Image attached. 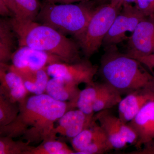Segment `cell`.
Segmentation results:
<instances>
[{
	"label": "cell",
	"mask_w": 154,
	"mask_h": 154,
	"mask_svg": "<svg viewBox=\"0 0 154 154\" xmlns=\"http://www.w3.org/2000/svg\"><path fill=\"white\" fill-rule=\"evenodd\" d=\"M19 106L15 120L0 126V136L22 137L30 144L57 139L56 122L66 111L74 109L72 103L57 101L46 93L28 96Z\"/></svg>",
	"instance_id": "cell-1"
},
{
	"label": "cell",
	"mask_w": 154,
	"mask_h": 154,
	"mask_svg": "<svg viewBox=\"0 0 154 154\" xmlns=\"http://www.w3.org/2000/svg\"><path fill=\"white\" fill-rule=\"evenodd\" d=\"M9 20L19 46H27L52 54L67 63L82 60L77 42L53 28L35 21L16 17Z\"/></svg>",
	"instance_id": "cell-2"
},
{
	"label": "cell",
	"mask_w": 154,
	"mask_h": 154,
	"mask_svg": "<svg viewBox=\"0 0 154 154\" xmlns=\"http://www.w3.org/2000/svg\"><path fill=\"white\" fill-rule=\"evenodd\" d=\"M98 72L103 82L122 95H126L150 85L152 75L139 61L119 51L116 45L106 46Z\"/></svg>",
	"instance_id": "cell-3"
},
{
	"label": "cell",
	"mask_w": 154,
	"mask_h": 154,
	"mask_svg": "<svg viewBox=\"0 0 154 154\" xmlns=\"http://www.w3.org/2000/svg\"><path fill=\"white\" fill-rule=\"evenodd\" d=\"M96 8L95 3L89 0L79 4L57 5L45 2L41 5L36 21L76 38L86 29Z\"/></svg>",
	"instance_id": "cell-4"
},
{
	"label": "cell",
	"mask_w": 154,
	"mask_h": 154,
	"mask_svg": "<svg viewBox=\"0 0 154 154\" xmlns=\"http://www.w3.org/2000/svg\"><path fill=\"white\" fill-rule=\"evenodd\" d=\"M121 10L110 3L97 7L86 29L75 38L86 58L91 57L99 50Z\"/></svg>",
	"instance_id": "cell-5"
},
{
	"label": "cell",
	"mask_w": 154,
	"mask_h": 154,
	"mask_svg": "<svg viewBox=\"0 0 154 154\" xmlns=\"http://www.w3.org/2000/svg\"><path fill=\"white\" fill-rule=\"evenodd\" d=\"M94 118L104 131L113 149H122L128 144L134 146L137 136L133 129L109 110H102L94 114Z\"/></svg>",
	"instance_id": "cell-6"
},
{
	"label": "cell",
	"mask_w": 154,
	"mask_h": 154,
	"mask_svg": "<svg viewBox=\"0 0 154 154\" xmlns=\"http://www.w3.org/2000/svg\"><path fill=\"white\" fill-rule=\"evenodd\" d=\"M11 67L21 76L30 74L57 63L64 62L57 56L27 46H19L11 58Z\"/></svg>",
	"instance_id": "cell-7"
},
{
	"label": "cell",
	"mask_w": 154,
	"mask_h": 154,
	"mask_svg": "<svg viewBox=\"0 0 154 154\" xmlns=\"http://www.w3.org/2000/svg\"><path fill=\"white\" fill-rule=\"evenodd\" d=\"M50 77H60L79 85L82 83L90 84L99 70L96 65L88 59L81 60L72 63L59 62L50 65L46 68Z\"/></svg>",
	"instance_id": "cell-8"
},
{
	"label": "cell",
	"mask_w": 154,
	"mask_h": 154,
	"mask_svg": "<svg viewBox=\"0 0 154 154\" xmlns=\"http://www.w3.org/2000/svg\"><path fill=\"white\" fill-rule=\"evenodd\" d=\"M145 17L135 6L131 4L123 5L104 38L103 44L109 46L123 41L126 38L127 32H133L139 23Z\"/></svg>",
	"instance_id": "cell-9"
},
{
	"label": "cell",
	"mask_w": 154,
	"mask_h": 154,
	"mask_svg": "<svg viewBox=\"0 0 154 154\" xmlns=\"http://www.w3.org/2000/svg\"><path fill=\"white\" fill-rule=\"evenodd\" d=\"M126 54L135 58L154 52V16L146 17L139 23L128 40Z\"/></svg>",
	"instance_id": "cell-10"
},
{
	"label": "cell",
	"mask_w": 154,
	"mask_h": 154,
	"mask_svg": "<svg viewBox=\"0 0 154 154\" xmlns=\"http://www.w3.org/2000/svg\"><path fill=\"white\" fill-rule=\"evenodd\" d=\"M29 94L22 76L10 65L0 63V95L19 104Z\"/></svg>",
	"instance_id": "cell-11"
},
{
	"label": "cell",
	"mask_w": 154,
	"mask_h": 154,
	"mask_svg": "<svg viewBox=\"0 0 154 154\" xmlns=\"http://www.w3.org/2000/svg\"><path fill=\"white\" fill-rule=\"evenodd\" d=\"M128 124L137 135V142L134 145L136 149L154 140V98L147 103Z\"/></svg>",
	"instance_id": "cell-12"
},
{
	"label": "cell",
	"mask_w": 154,
	"mask_h": 154,
	"mask_svg": "<svg viewBox=\"0 0 154 154\" xmlns=\"http://www.w3.org/2000/svg\"><path fill=\"white\" fill-rule=\"evenodd\" d=\"M154 98V82L126 95L118 105L119 117L125 123L132 120L139 110Z\"/></svg>",
	"instance_id": "cell-13"
},
{
	"label": "cell",
	"mask_w": 154,
	"mask_h": 154,
	"mask_svg": "<svg viewBox=\"0 0 154 154\" xmlns=\"http://www.w3.org/2000/svg\"><path fill=\"white\" fill-rule=\"evenodd\" d=\"M94 116L87 115L78 108L69 110L58 120L56 132L72 139L91 126L95 120Z\"/></svg>",
	"instance_id": "cell-14"
},
{
	"label": "cell",
	"mask_w": 154,
	"mask_h": 154,
	"mask_svg": "<svg viewBox=\"0 0 154 154\" xmlns=\"http://www.w3.org/2000/svg\"><path fill=\"white\" fill-rule=\"evenodd\" d=\"M79 85L60 77L50 79L45 93L54 99L60 102H70L76 108L81 90Z\"/></svg>",
	"instance_id": "cell-15"
},
{
	"label": "cell",
	"mask_w": 154,
	"mask_h": 154,
	"mask_svg": "<svg viewBox=\"0 0 154 154\" xmlns=\"http://www.w3.org/2000/svg\"><path fill=\"white\" fill-rule=\"evenodd\" d=\"M109 85L105 82L87 84L84 90L80 92L76 102L77 108L89 115H94L93 105L99 96L107 89Z\"/></svg>",
	"instance_id": "cell-16"
},
{
	"label": "cell",
	"mask_w": 154,
	"mask_h": 154,
	"mask_svg": "<svg viewBox=\"0 0 154 154\" xmlns=\"http://www.w3.org/2000/svg\"><path fill=\"white\" fill-rule=\"evenodd\" d=\"M96 122L94 120L91 126L71 139L72 146L75 154L96 141L107 138L104 131Z\"/></svg>",
	"instance_id": "cell-17"
},
{
	"label": "cell",
	"mask_w": 154,
	"mask_h": 154,
	"mask_svg": "<svg viewBox=\"0 0 154 154\" xmlns=\"http://www.w3.org/2000/svg\"><path fill=\"white\" fill-rule=\"evenodd\" d=\"M15 34L9 19L0 20V63H8L11 60L14 47Z\"/></svg>",
	"instance_id": "cell-18"
},
{
	"label": "cell",
	"mask_w": 154,
	"mask_h": 154,
	"mask_svg": "<svg viewBox=\"0 0 154 154\" xmlns=\"http://www.w3.org/2000/svg\"><path fill=\"white\" fill-rule=\"evenodd\" d=\"M21 76L25 88L30 94L37 95L45 94L50 79L46 69L39 70L30 74Z\"/></svg>",
	"instance_id": "cell-19"
},
{
	"label": "cell",
	"mask_w": 154,
	"mask_h": 154,
	"mask_svg": "<svg viewBox=\"0 0 154 154\" xmlns=\"http://www.w3.org/2000/svg\"><path fill=\"white\" fill-rule=\"evenodd\" d=\"M75 154V151L70 148L65 143L56 139L44 141L28 153V154Z\"/></svg>",
	"instance_id": "cell-20"
},
{
	"label": "cell",
	"mask_w": 154,
	"mask_h": 154,
	"mask_svg": "<svg viewBox=\"0 0 154 154\" xmlns=\"http://www.w3.org/2000/svg\"><path fill=\"white\" fill-rule=\"evenodd\" d=\"M121 94L110 85L103 92L93 105L94 113L102 110H110L116 105H118L121 102Z\"/></svg>",
	"instance_id": "cell-21"
},
{
	"label": "cell",
	"mask_w": 154,
	"mask_h": 154,
	"mask_svg": "<svg viewBox=\"0 0 154 154\" xmlns=\"http://www.w3.org/2000/svg\"><path fill=\"white\" fill-rule=\"evenodd\" d=\"M34 147L28 142L15 140L9 136H0V154H28Z\"/></svg>",
	"instance_id": "cell-22"
},
{
	"label": "cell",
	"mask_w": 154,
	"mask_h": 154,
	"mask_svg": "<svg viewBox=\"0 0 154 154\" xmlns=\"http://www.w3.org/2000/svg\"><path fill=\"white\" fill-rule=\"evenodd\" d=\"M15 2L18 11L16 17L36 21L41 8L38 0H15Z\"/></svg>",
	"instance_id": "cell-23"
},
{
	"label": "cell",
	"mask_w": 154,
	"mask_h": 154,
	"mask_svg": "<svg viewBox=\"0 0 154 154\" xmlns=\"http://www.w3.org/2000/svg\"><path fill=\"white\" fill-rule=\"evenodd\" d=\"M19 111V104L11 102L0 95V126L14 122Z\"/></svg>",
	"instance_id": "cell-24"
},
{
	"label": "cell",
	"mask_w": 154,
	"mask_h": 154,
	"mask_svg": "<svg viewBox=\"0 0 154 154\" xmlns=\"http://www.w3.org/2000/svg\"><path fill=\"white\" fill-rule=\"evenodd\" d=\"M113 149L107 138L103 139L91 143L81 150L77 154H102Z\"/></svg>",
	"instance_id": "cell-25"
},
{
	"label": "cell",
	"mask_w": 154,
	"mask_h": 154,
	"mask_svg": "<svg viewBox=\"0 0 154 154\" xmlns=\"http://www.w3.org/2000/svg\"><path fill=\"white\" fill-rule=\"evenodd\" d=\"M135 7L146 17L154 15V0H137Z\"/></svg>",
	"instance_id": "cell-26"
},
{
	"label": "cell",
	"mask_w": 154,
	"mask_h": 154,
	"mask_svg": "<svg viewBox=\"0 0 154 154\" xmlns=\"http://www.w3.org/2000/svg\"><path fill=\"white\" fill-rule=\"evenodd\" d=\"M128 154H154V139L145 143L141 148L129 152Z\"/></svg>",
	"instance_id": "cell-27"
},
{
	"label": "cell",
	"mask_w": 154,
	"mask_h": 154,
	"mask_svg": "<svg viewBox=\"0 0 154 154\" xmlns=\"http://www.w3.org/2000/svg\"><path fill=\"white\" fill-rule=\"evenodd\" d=\"M144 66L146 67L150 71L153 73L154 69V52L152 54L145 56L135 58Z\"/></svg>",
	"instance_id": "cell-28"
},
{
	"label": "cell",
	"mask_w": 154,
	"mask_h": 154,
	"mask_svg": "<svg viewBox=\"0 0 154 154\" xmlns=\"http://www.w3.org/2000/svg\"><path fill=\"white\" fill-rule=\"evenodd\" d=\"M7 6L13 14V17H17L18 16V11L16 6L15 0H0Z\"/></svg>",
	"instance_id": "cell-29"
},
{
	"label": "cell",
	"mask_w": 154,
	"mask_h": 154,
	"mask_svg": "<svg viewBox=\"0 0 154 154\" xmlns=\"http://www.w3.org/2000/svg\"><path fill=\"white\" fill-rule=\"evenodd\" d=\"M0 14L4 17H7V16H11V17H14L13 14L3 2L1 1H0Z\"/></svg>",
	"instance_id": "cell-30"
},
{
	"label": "cell",
	"mask_w": 154,
	"mask_h": 154,
	"mask_svg": "<svg viewBox=\"0 0 154 154\" xmlns=\"http://www.w3.org/2000/svg\"><path fill=\"white\" fill-rule=\"evenodd\" d=\"M84 1L86 0H45V2L54 4H72L76 2H81Z\"/></svg>",
	"instance_id": "cell-31"
},
{
	"label": "cell",
	"mask_w": 154,
	"mask_h": 154,
	"mask_svg": "<svg viewBox=\"0 0 154 154\" xmlns=\"http://www.w3.org/2000/svg\"><path fill=\"white\" fill-rule=\"evenodd\" d=\"M124 0H110V4L119 9H121L123 6Z\"/></svg>",
	"instance_id": "cell-32"
},
{
	"label": "cell",
	"mask_w": 154,
	"mask_h": 154,
	"mask_svg": "<svg viewBox=\"0 0 154 154\" xmlns=\"http://www.w3.org/2000/svg\"><path fill=\"white\" fill-rule=\"evenodd\" d=\"M136 1L137 0H124L123 5H125V4H131V5L133 3H135Z\"/></svg>",
	"instance_id": "cell-33"
},
{
	"label": "cell",
	"mask_w": 154,
	"mask_h": 154,
	"mask_svg": "<svg viewBox=\"0 0 154 154\" xmlns=\"http://www.w3.org/2000/svg\"><path fill=\"white\" fill-rule=\"evenodd\" d=\"M95 1L96 2H98L102 3L104 2H105L106 0H95Z\"/></svg>",
	"instance_id": "cell-34"
}]
</instances>
